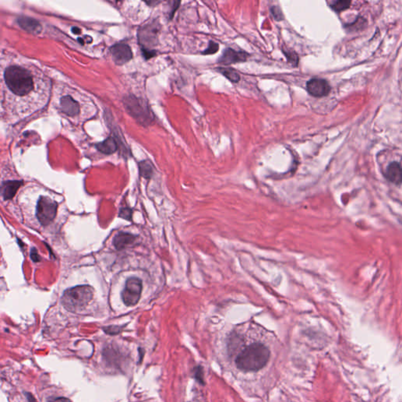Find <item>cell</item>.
<instances>
[{
	"mask_svg": "<svg viewBox=\"0 0 402 402\" xmlns=\"http://www.w3.org/2000/svg\"><path fill=\"white\" fill-rule=\"evenodd\" d=\"M236 349L241 350L237 352L235 364L237 369L243 372H258L267 365L270 358L269 348L267 344L258 340L249 342Z\"/></svg>",
	"mask_w": 402,
	"mask_h": 402,
	"instance_id": "obj_1",
	"label": "cell"
},
{
	"mask_svg": "<svg viewBox=\"0 0 402 402\" xmlns=\"http://www.w3.org/2000/svg\"><path fill=\"white\" fill-rule=\"evenodd\" d=\"M3 78L6 88L16 97L29 96L36 88V81L33 73L20 65L7 67L5 69Z\"/></svg>",
	"mask_w": 402,
	"mask_h": 402,
	"instance_id": "obj_2",
	"label": "cell"
},
{
	"mask_svg": "<svg viewBox=\"0 0 402 402\" xmlns=\"http://www.w3.org/2000/svg\"><path fill=\"white\" fill-rule=\"evenodd\" d=\"M94 292L95 290L90 285H79L67 289L61 299L63 306L73 313L80 311L93 299Z\"/></svg>",
	"mask_w": 402,
	"mask_h": 402,
	"instance_id": "obj_3",
	"label": "cell"
},
{
	"mask_svg": "<svg viewBox=\"0 0 402 402\" xmlns=\"http://www.w3.org/2000/svg\"><path fill=\"white\" fill-rule=\"evenodd\" d=\"M57 203L48 196H40L37 203V216L43 226L52 223L57 215Z\"/></svg>",
	"mask_w": 402,
	"mask_h": 402,
	"instance_id": "obj_4",
	"label": "cell"
},
{
	"mask_svg": "<svg viewBox=\"0 0 402 402\" xmlns=\"http://www.w3.org/2000/svg\"><path fill=\"white\" fill-rule=\"evenodd\" d=\"M142 291V280L137 277H131L126 282L125 287L122 291L121 297L127 306H135L139 301Z\"/></svg>",
	"mask_w": 402,
	"mask_h": 402,
	"instance_id": "obj_5",
	"label": "cell"
},
{
	"mask_svg": "<svg viewBox=\"0 0 402 402\" xmlns=\"http://www.w3.org/2000/svg\"><path fill=\"white\" fill-rule=\"evenodd\" d=\"M308 93L313 97H324L329 94L331 87L325 79L313 78L306 83Z\"/></svg>",
	"mask_w": 402,
	"mask_h": 402,
	"instance_id": "obj_6",
	"label": "cell"
},
{
	"mask_svg": "<svg viewBox=\"0 0 402 402\" xmlns=\"http://www.w3.org/2000/svg\"><path fill=\"white\" fill-rule=\"evenodd\" d=\"M111 53L114 62L116 65H123L131 61L133 57L132 49L125 43H117L114 45V47H112Z\"/></svg>",
	"mask_w": 402,
	"mask_h": 402,
	"instance_id": "obj_7",
	"label": "cell"
},
{
	"mask_svg": "<svg viewBox=\"0 0 402 402\" xmlns=\"http://www.w3.org/2000/svg\"><path fill=\"white\" fill-rule=\"evenodd\" d=\"M249 57V54L245 51H237L232 48H227L220 58L218 59V62L225 65H232L235 63L246 61Z\"/></svg>",
	"mask_w": 402,
	"mask_h": 402,
	"instance_id": "obj_8",
	"label": "cell"
},
{
	"mask_svg": "<svg viewBox=\"0 0 402 402\" xmlns=\"http://www.w3.org/2000/svg\"><path fill=\"white\" fill-rule=\"evenodd\" d=\"M60 105L63 113L69 116H75L80 112V105L70 95L63 96Z\"/></svg>",
	"mask_w": 402,
	"mask_h": 402,
	"instance_id": "obj_9",
	"label": "cell"
},
{
	"mask_svg": "<svg viewBox=\"0 0 402 402\" xmlns=\"http://www.w3.org/2000/svg\"><path fill=\"white\" fill-rule=\"evenodd\" d=\"M21 186H22L21 181H6L3 182L2 189H1L3 200H8L14 198L18 190Z\"/></svg>",
	"mask_w": 402,
	"mask_h": 402,
	"instance_id": "obj_10",
	"label": "cell"
},
{
	"mask_svg": "<svg viewBox=\"0 0 402 402\" xmlns=\"http://www.w3.org/2000/svg\"><path fill=\"white\" fill-rule=\"evenodd\" d=\"M127 105H128V108H129L130 112L134 117L143 120V121L146 120L145 119L150 120V114H146L143 105H141L137 100H134L132 97H131V100L127 101Z\"/></svg>",
	"mask_w": 402,
	"mask_h": 402,
	"instance_id": "obj_11",
	"label": "cell"
},
{
	"mask_svg": "<svg viewBox=\"0 0 402 402\" xmlns=\"http://www.w3.org/2000/svg\"><path fill=\"white\" fill-rule=\"evenodd\" d=\"M136 237L129 232H120L115 235L114 245L117 250H123L135 241Z\"/></svg>",
	"mask_w": 402,
	"mask_h": 402,
	"instance_id": "obj_12",
	"label": "cell"
},
{
	"mask_svg": "<svg viewBox=\"0 0 402 402\" xmlns=\"http://www.w3.org/2000/svg\"><path fill=\"white\" fill-rule=\"evenodd\" d=\"M386 177L390 182L394 184L402 183V167L397 162H393L388 166L386 171Z\"/></svg>",
	"mask_w": 402,
	"mask_h": 402,
	"instance_id": "obj_13",
	"label": "cell"
},
{
	"mask_svg": "<svg viewBox=\"0 0 402 402\" xmlns=\"http://www.w3.org/2000/svg\"><path fill=\"white\" fill-rule=\"evenodd\" d=\"M18 21H19V25L24 30L29 32V33L38 34L42 31L41 24L38 20H35V19L28 18V17H20Z\"/></svg>",
	"mask_w": 402,
	"mask_h": 402,
	"instance_id": "obj_14",
	"label": "cell"
},
{
	"mask_svg": "<svg viewBox=\"0 0 402 402\" xmlns=\"http://www.w3.org/2000/svg\"><path fill=\"white\" fill-rule=\"evenodd\" d=\"M97 150L105 154H112L117 150V144L113 137H109L101 143L97 144Z\"/></svg>",
	"mask_w": 402,
	"mask_h": 402,
	"instance_id": "obj_15",
	"label": "cell"
},
{
	"mask_svg": "<svg viewBox=\"0 0 402 402\" xmlns=\"http://www.w3.org/2000/svg\"><path fill=\"white\" fill-rule=\"evenodd\" d=\"M219 73H222L226 78L230 80L232 83H238L241 80V77L238 73L233 70L232 69H224V68H218L217 69Z\"/></svg>",
	"mask_w": 402,
	"mask_h": 402,
	"instance_id": "obj_16",
	"label": "cell"
},
{
	"mask_svg": "<svg viewBox=\"0 0 402 402\" xmlns=\"http://www.w3.org/2000/svg\"><path fill=\"white\" fill-rule=\"evenodd\" d=\"M140 173L144 178H150L153 174V167L150 162L143 161L139 164Z\"/></svg>",
	"mask_w": 402,
	"mask_h": 402,
	"instance_id": "obj_17",
	"label": "cell"
},
{
	"mask_svg": "<svg viewBox=\"0 0 402 402\" xmlns=\"http://www.w3.org/2000/svg\"><path fill=\"white\" fill-rule=\"evenodd\" d=\"M350 3L351 2L350 1H336V2H333L331 6L334 10H336L337 12H340L342 10L347 9L350 6Z\"/></svg>",
	"mask_w": 402,
	"mask_h": 402,
	"instance_id": "obj_18",
	"label": "cell"
},
{
	"mask_svg": "<svg viewBox=\"0 0 402 402\" xmlns=\"http://www.w3.org/2000/svg\"><path fill=\"white\" fill-rule=\"evenodd\" d=\"M218 49H219L218 43L213 42V41H210L209 47H207L206 50L202 54L205 55H214L215 53L218 52Z\"/></svg>",
	"mask_w": 402,
	"mask_h": 402,
	"instance_id": "obj_19",
	"label": "cell"
},
{
	"mask_svg": "<svg viewBox=\"0 0 402 402\" xmlns=\"http://www.w3.org/2000/svg\"><path fill=\"white\" fill-rule=\"evenodd\" d=\"M285 52V55L286 57H287V61L289 62H291V64H293V65H297L298 62H299V57H298L297 55L295 53H294L293 51H284Z\"/></svg>",
	"mask_w": 402,
	"mask_h": 402,
	"instance_id": "obj_20",
	"label": "cell"
},
{
	"mask_svg": "<svg viewBox=\"0 0 402 402\" xmlns=\"http://www.w3.org/2000/svg\"><path fill=\"white\" fill-rule=\"evenodd\" d=\"M271 12H272V15L274 17V19H276V20H283V14H282L281 9H280L278 6H273L272 9H271Z\"/></svg>",
	"mask_w": 402,
	"mask_h": 402,
	"instance_id": "obj_21",
	"label": "cell"
},
{
	"mask_svg": "<svg viewBox=\"0 0 402 402\" xmlns=\"http://www.w3.org/2000/svg\"><path fill=\"white\" fill-rule=\"evenodd\" d=\"M119 216L121 218L127 219V220H132V211L130 209H122L119 211Z\"/></svg>",
	"mask_w": 402,
	"mask_h": 402,
	"instance_id": "obj_22",
	"label": "cell"
},
{
	"mask_svg": "<svg viewBox=\"0 0 402 402\" xmlns=\"http://www.w3.org/2000/svg\"><path fill=\"white\" fill-rule=\"evenodd\" d=\"M120 327L118 326H109V327H104L103 330L105 333L109 335H116L120 332Z\"/></svg>",
	"mask_w": 402,
	"mask_h": 402,
	"instance_id": "obj_23",
	"label": "cell"
},
{
	"mask_svg": "<svg viewBox=\"0 0 402 402\" xmlns=\"http://www.w3.org/2000/svg\"><path fill=\"white\" fill-rule=\"evenodd\" d=\"M31 258H32V259H33L34 262H36V263L39 262L41 259L40 256H39L37 250L35 249H33L32 251H31Z\"/></svg>",
	"mask_w": 402,
	"mask_h": 402,
	"instance_id": "obj_24",
	"label": "cell"
},
{
	"mask_svg": "<svg viewBox=\"0 0 402 402\" xmlns=\"http://www.w3.org/2000/svg\"><path fill=\"white\" fill-rule=\"evenodd\" d=\"M48 402H72L71 400H69V398H63V397H59V398H52L51 400H49Z\"/></svg>",
	"mask_w": 402,
	"mask_h": 402,
	"instance_id": "obj_25",
	"label": "cell"
},
{
	"mask_svg": "<svg viewBox=\"0 0 402 402\" xmlns=\"http://www.w3.org/2000/svg\"><path fill=\"white\" fill-rule=\"evenodd\" d=\"M25 395H26V398L27 400H28V402H37V400H36V398H35L33 394H30V393H25Z\"/></svg>",
	"mask_w": 402,
	"mask_h": 402,
	"instance_id": "obj_26",
	"label": "cell"
}]
</instances>
